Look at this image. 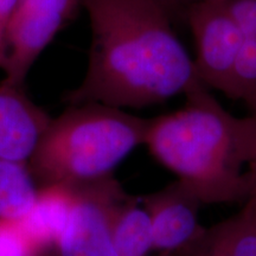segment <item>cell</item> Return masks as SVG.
<instances>
[{"instance_id": "obj_1", "label": "cell", "mask_w": 256, "mask_h": 256, "mask_svg": "<svg viewBox=\"0 0 256 256\" xmlns=\"http://www.w3.org/2000/svg\"><path fill=\"white\" fill-rule=\"evenodd\" d=\"M90 23L88 66L66 92L69 106L145 108L184 94L197 81L159 0H81Z\"/></svg>"}, {"instance_id": "obj_2", "label": "cell", "mask_w": 256, "mask_h": 256, "mask_svg": "<svg viewBox=\"0 0 256 256\" xmlns=\"http://www.w3.org/2000/svg\"><path fill=\"white\" fill-rule=\"evenodd\" d=\"M180 110L148 120L145 145L166 168L194 188L203 204L248 200L256 162V118L226 110L197 80Z\"/></svg>"}, {"instance_id": "obj_3", "label": "cell", "mask_w": 256, "mask_h": 256, "mask_svg": "<svg viewBox=\"0 0 256 256\" xmlns=\"http://www.w3.org/2000/svg\"><path fill=\"white\" fill-rule=\"evenodd\" d=\"M148 120L100 104L69 106L51 119L28 162L42 185L72 186L113 176L138 146Z\"/></svg>"}, {"instance_id": "obj_4", "label": "cell", "mask_w": 256, "mask_h": 256, "mask_svg": "<svg viewBox=\"0 0 256 256\" xmlns=\"http://www.w3.org/2000/svg\"><path fill=\"white\" fill-rule=\"evenodd\" d=\"M80 5L81 0H18L8 23L2 81L24 87L32 66Z\"/></svg>"}, {"instance_id": "obj_5", "label": "cell", "mask_w": 256, "mask_h": 256, "mask_svg": "<svg viewBox=\"0 0 256 256\" xmlns=\"http://www.w3.org/2000/svg\"><path fill=\"white\" fill-rule=\"evenodd\" d=\"M196 44L194 70L208 88L229 95L243 34L223 2H194L185 8Z\"/></svg>"}, {"instance_id": "obj_6", "label": "cell", "mask_w": 256, "mask_h": 256, "mask_svg": "<svg viewBox=\"0 0 256 256\" xmlns=\"http://www.w3.org/2000/svg\"><path fill=\"white\" fill-rule=\"evenodd\" d=\"M110 176L78 186V197L56 250L60 256H118L108 236L107 214L122 191Z\"/></svg>"}, {"instance_id": "obj_7", "label": "cell", "mask_w": 256, "mask_h": 256, "mask_svg": "<svg viewBox=\"0 0 256 256\" xmlns=\"http://www.w3.org/2000/svg\"><path fill=\"white\" fill-rule=\"evenodd\" d=\"M152 223L153 250L165 255L194 240L204 226L200 210L204 206L190 185L177 178L158 191L140 197Z\"/></svg>"}, {"instance_id": "obj_8", "label": "cell", "mask_w": 256, "mask_h": 256, "mask_svg": "<svg viewBox=\"0 0 256 256\" xmlns=\"http://www.w3.org/2000/svg\"><path fill=\"white\" fill-rule=\"evenodd\" d=\"M50 120L24 87L0 81V159L28 162Z\"/></svg>"}, {"instance_id": "obj_9", "label": "cell", "mask_w": 256, "mask_h": 256, "mask_svg": "<svg viewBox=\"0 0 256 256\" xmlns=\"http://www.w3.org/2000/svg\"><path fill=\"white\" fill-rule=\"evenodd\" d=\"M78 197V186L42 185L31 209L20 220L22 229L40 256L56 250Z\"/></svg>"}, {"instance_id": "obj_10", "label": "cell", "mask_w": 256, "mask_h": 256, "mask_svg": "<svg viewBox=\"0 0 256 256\" xmlns=\"http://www.w3.org/2000/svg\"><path fill=\"white\" fill-rule=\"evenodd\" d=\"M162 256H256V222L252 203L248 200L238 214L204 226L183 247Z\"/></svg>"}, {"instance_id": "obj_11", "label": "cell", "mask_w": 256, "mask_h": 256, "mask_svg": "<svg viewBox=\"0 0 256 256\" xmlns=\"http://www.w3.org/2000/svg\"><path fill=\"white\" fill-rule=\"evenodd\" d=\"M107 229L118 256H148L153 252L151 218L140 198L121 191L108 208Z\"/></svg>"}, {"instance_id": "obj_12", "label": "cell", "mask_w": 256, "mask_h": 256, "mask_svg": "<svg viewBox=\"0 0 256 256\" xmlns=\"http://www.w3.org/2000/svg\"><path fill=\"white\" fill-rule=\"evenodd\" d=\"M28 162L0 159V220H20L37 194Z\"/></svg>"}, {"instance_id": "obj_13", "label": "cell", "mask_w": 256, "mask_h": 256, "mask_svg": "<svg viewBox=\"0 0 256 256\" xmlns=\"http://www.w3.org/2000/svg\"><path fill=\"white\" fill-rule=\"evenodd\" d=\"M228 98L243 101L256 113V36L243 37Z\"/></svg>"}, {"instance_id": "obj_14", "label": "cell", "mask_w": 256, "mask_h": 256, "mask_svg": "<svg viewBox=\"0 0 256 256\" xmlns=\"http://www.w3.org/2000/svg\"><path fill=\"white\" fill-rule=\"evenodd\" d=\"M0 256H40L18 220H0Z\"/></svg>"}, {"instance_id": "obj_15", "label": "cell", "mask_w": 256, "mask_h": 256, "mask_svg": "<svg viewBox=\"0 0 256 256\" xmlns=\"http://www.w3.org/2000/svg\"><path fill=\"white\" fill-rule=\"evenodd\" d=\"M223 4L238 25L243 37L256 36V0H226Z\"/></svg>"}, {"instance_id": "obj_16", "label": "cell", "mask_w": 256, "mask_h": 256, "mask_svg": "<svg viewBox=\"0 0 256 256\" xmlns=\"http://www.w3.org/2000/svg\"><path fill=\"white\" fill-rule=\"evenodd\" d=\"M17 2L18 0H0V69L5 63L8 23Z\"/></svg>"}, {"instance_id": "obj_17", "label": "cell", "mask_w": 256, "mask_h": 256, "mask_svg": "<svg viewBox=\"0 0 256 256\" xmlns=\"http://www.w3.org/2000/svg\"><path fill=\"white\" fill-rule=\"evenodd\" d=\"M226 2V0H160V2H162V4L168 10V12L174 8H185L186 6L194 4V2Z\"/></svg>"}, {"instance_id": "obj_18", "label": "cell", "mask_w": 256, "mask_h": 256, "mask_svg": "<svg viewBox=\"0 0 256 256\" xmlns=\"http://www.w3.org/2000/svg\"><path fill=\"white\" fill-rule=\"evenodd\" d=\"M252 183H254V186H252V194H250V197L248 198V200L252 203V214H254V218H255V222H256V176H252Z\"/></svg>"}, {"instance_id": "obj_19", "label": "cell", "mask_w": 256, "mask_h": 256, "mask_svg": "<svg viewBox=\"0 0 256 256\" xmlns=\"http://www.w3.org/2000/svg\"><path fill=\"white\" fill-rule=\"evenodd\" d=\"M248 171H249V174H250L252 176H256V164L250 166V168H248Z\"/></svg>"}, {"instance_id": "obj_20", "label": "cell", "mask_w": 256, "mask_h": 256, "mask_svg": "<svg viewBox=\"0 0 256 256\" xmlns=\"http://www.w3.org/2000/svg\"><path fill=\"white\" fill-rule=\"evenodd\" d=\"M159 2H160V0H159Z\"/></svg>"}]
</instances>
